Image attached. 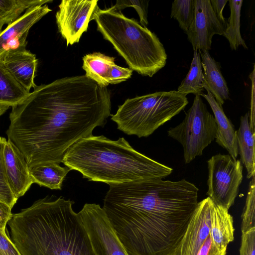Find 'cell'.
Returning <instances> with one entry per match:
<instances>
[{
  "label": "cell",
  "instance_id": "31",
  "mask_svg": "<svg viewBox=\"0 0 255 255\" xmlns=\"http://www.w3.org/2000/svg\"><path fill=\"white\" fill-rule=\"evenodd\" d=\"M227 248L220 249L212 241L209 234L201 246L197 255H226Z\"/></svg>",
  "mask_w": 255,
  "mask_h": 255
},
{
  "label": "cell",
  "instance_id": "29",
  "mask_svg": "<svg viewBox=\"0 0 255 255\" xmlns=\"http://www.w3.org/2000/svg\"><path fill=\"white\" fill-rule=\"evenodd\" d=\"M149 0H117L112 7L118 11L127 7L132 6L137 12L139 18V23L143 26L146 27L148 22L147 20L148 6Z\"/></svg>",
  "mask_w": 255,
  "mask_h": 255
},
{
  "label": "cell",
  "instance_id": "35",
  "mask_svg": "<svg viewBox=\"0 0 255 255\" xmlns=\"http://www.w3.org/2000/svg\"><path fill=\"white\" fill-rule=\"evenodd\" d=\"M255 68L253 71V84H252V100L251 104V110L250 115V120L249 122L250 128L252 132L255 133V102H254V77H255Z\"/></svg>",
  "mask_w": 255,
  "mask_h": 255
},
{
  "label": "cell",
  "instance_id": "3",
  "mask_svg": "<svg viewBox=\"0 0 255 255\" xmlns=\"http://www.w3.org/2000/svg\"><path fill=\"white\" fill-rule=\"evenodd\" d=\"M74 204L47 196L12 214L10 239L21 255H95Z\"/></svg>",
  "mask_w": 255,
  "mask_h": 255
},
{
  "label": "cell",
  "instance_id": "6",
  "mask_svg": "<svg viewBox=\"0 0 255 255\" xmlns=\"http://www.w3.org/2000/svg\"><path fill=\"white\" fill-rule=\"evenodd\" d=\"M188 104L186 96L177 91L157 92L128 99L111 120L128 135L147 137L179 114Z\"/></svg>",
  "mask_w": 255,
  "mask_h": 255
},
{
  "label": "cell",
  "instance_id": "23",
  "mask_svg": "<svg viewBox=\"0 0 255 255\" xmlns=\"http://www.w3.org/2000/svg\"><path fill=\"white\" fill-rule=\"evenodd\" d=\"M52 1V0H0V33L4 24L8 25L13 23L27 9Z\"/></svg>",
  "mask_w": 255,
  "mask_h": 255
},
{
  "label": "cell",
  "instance_id": "7",
  "mask_svg": "<svg viewBox=\"0 0 255 255\" xmlns=\"http://www.w3.org/2000/svg\"><path fill=\"white\" fill-rule=\"evenodd\" d=\"M216 131L214 117L208 111L201 96L196 95L184 120L170 128L167 133L181 144L185 163H189L202 154L204 149L215 138Z\"/></svg>",
  "mask_w": 255,
  "mask_h": 255
},
{
  "label": "cell",
  "instance_id": "13",
  "mask_svg": "<svg viewBox=\"0 0 255 255\" xmlns=\"http://www.w3.org/2000/svg\"><path fill=\"white\" fill-rule=\"evenodd\" d=\"M51 11L47 4L31 7L2 30L0 33V59L10 51L26 48L29 29Z\"/></svg>",
  "mask_w": 255,
  "mask_h": 255
},
{
  "label": "cell",
  "instance_id": "14",
  "mask_svg": "<svg viewBox=\"0 0 255 255\" xmlns=\"http://www.w3.org/2000/svg\"><path fill=\"white\" fill-rule=\"evenodd\" d=\"M114 57L100 52L86 54L83 57L85 75L100 86L106 87L125 81L132 75V70L116 65Z\"/></svg>",
  "mask_w": 255,
  "mask_h": 255
},
{
  "label": "cell",
  "instance_id": "10",
  "mask_svg": "<svg viewBox=\"0 0 255 255\" xmlns=\"http://www.w3.org/2000/svg\"><path fill=\"white\" fill-rule=\"evenodd\" d=\"M97 0H62L56 13L58 30L67 46L79 41L99 8Z\"/></svg>",
  "mask_w": 255,
  "mask_h": 255
},
{
  "label": "cell",
  "instance_id": "12",
  "mask_svg": "<svg viewBox=\"0 0 255 255\" xmlns=\"http://www.w3.org/2000/svg\"><path fill=\"white\" fill-rule=\"evenodd\" d=\"M212 200L198 202L185 232L172 255H197L210 234Z\"/></svg>",
  "mask_w": 255,
  "mask_h": 255
},
{
  "label": "cell",
  "instance_id": "25",
  "mask_svg": "<svg viewBox=\"0 0 255 255\" xmlns=\"http://www.w3.org/2000/svg\"><path fill=\"white\" fill-rule=\"evenodd\" d=\"M230 15L223 34L228 40L232 50H237L239 46L248 49L240 31L241 11L243 0H230Z\"/></svg>",
  "mask_w": 255,
  "mask_h": 255
},
{
  "label": "cell",
  "instance_id": "33",
  "mask_svg": "<svg viewBox=\"0 0 255 255\" xmlns=\"http://www.w3.org/2000/svg\"><path fill=\"white\" fill-rule=\"evenodd\" d=\"M11 209L8 205L0 201V231L2 233H6V225L12 215Z\"/></svg>",
  "mask_w": 255,
  "mask_h": 255
},
{
  "label": "cell",
  "instance_id": "4",
  "mask_svg": "<svg viewBox=\"0 0 255 255\" xmlns=\"http://www.w3.org/2000/svg\"><path fill=\"white\" fill-rule=\"evenodd\" d=\"M62 163L89 181L109 185L163 179L173 170L135 150L124 137L113 140L104 135L79 139L65 152Z\"/></svg>",
  "mask_w": 255,
  "mask_h": 255
},
{
  "label": "cell",
  "instance_id": "17",
  "mask_svg": "<svg viewBox=\"0 0 255 255\" xmlns=\"http://www.w3.org/2000/svg\"><path fill=\"white\" fill-rule=\"evenodd\" d=\"M201 96L208 102L214 115L217 125L216 142L227 150L234 160H236L238 146L234 126L226 116L222 107L219 105L209 92L207 91L206 94L202 93Z\"/></svg>",
  "mask_w": 255,
  "mask_h": 255
},
{
  "label": "cell",
  "instance_id": "11",
  "mask_svg": "<svg viewBox=\"0 0 255 255\" xmlns=\"http://www.w3.org/2000/svg\"><path fill=\"white\" fill-rule=\"evenodd\" d=\"M194 5L193 20L186 33L187 39L193 50L209 51L213 36L222 35L226 27L216 17L210 0H194Z\"/></svg>",
  "mask_w": 255,
  "mask_h": 255
},
{
  "label": "cell",
  "instance_id": "15",
  "mask_svg": "<svg viewBox=\"0 0 255 255\" xmlns=\"http://www.w3.org/2000/svg\"><path fill=\"white\" fill-rule=\"evenodd\" d=\"M5 173L10 189L19 198L33 184L27 163L21 151L9 140L3 147Z\"/></svg>",
  "mask_w": 255,
  "mask_h": 255
},
{
  "label": "cell",
  "instance_id": "16",
  "mask_svg": "<svg viewBox=\"0 0 255 255\" xmlns=\"http://www.w3.org/2000/svg\"><path fill=\"white\" fill-rule=\"evenodd\" d=\"M3 64L15 80L27 91L36 87L34 79L38 60L36 55L26 48L10 51L1 58Z\"/></svg>",
  "mask_w": 255,
  "mask_h": 255
},
{
  "label": "cell",
  "instance_id": "2",
  "mask_svg": "<svg viewBox=\"0 0 255 255\" xmlns=\"http://www.w3.org/2000/svg\"><path fill=\"white\" fill-rule=\"evenodd\" d=\"M198 191L185 179L110 185L102 208L128 255H172L197 206Z\"/></svg>",
  "mask_w": 255,
  "mask_h": 255
},
{
  "label": "cell",
  "instance_id": "21",
  "mask_svg": "<svg viewBox=\"0 0 255 255\" xmlns=\"http://www.w3.org/2000/svg\"><path fill=\"white\" fill-rule=\"evenodd\" d=\"M71 170L57 163L37 165L29 169L33 182L52 190H61L63 182Z\"/></svg>",
  "mask_w": 255,
  "mask_h": 255
},
{
  "label": "cell",
  "instance_id": "22",
  "mask_svg": "<svg viewBox=\"0 0 255 255\" xmlns=\"http://www.w3.org/2000/svg\"><path fill=\"white\" fill-rule=\"evenodd\" d=\"M13 77L0 59V104L13 107L29 94Z\"/></svg>",
  "mask_w": 255,
  "mask_h": 255
},
{
  "label": "cell",
  "instance_id": "9",
  "mask_svg": "<svg viewBox=\"0 0 255 255\" xmlns=\"http://www.w3.org/2000/svg\"><path fill=\"white\" fill-rule=\"evenodd\" d=\"M95 255H128L99 204L86 203L79 212Z\"/></svg>",
  "mask_w": 255,
  "mask_h": 255
},
{
  "label": "cell",
  "instance_id": "24",
  "mask_svg": "<svg viewBox=\"0 0 255 255\" xmlns=\"http://www.w3.org/2000/svg\"><path fill=\"white\" fill-rule=\"evenodd\" d=\"M193 50V57L189 72L177 91L186 96L190 93L200 96L204 89V79L200 53L197 49Z\"/></svg>",
  "mask_w": 255,
  "mask_h": 255
},
{
  "label": "cell",
  "instance_id": "32",
  "mask_svg": "<svg viewBox=\"0 0 255 255\" xmlns=\"http://www.w3.org/2000/svg\"><path fill=\"white\" fill-rule=\"evenodd\" d=\"M0 255H21L6 233L0 231Z\"/></svg>",
  "mask_w": 255,
  "mask_h": 255
},
{
  "label": "cell",
  "instance_id": "19",
  "mask_svg": "<svg viewBox=\"0 0 255 255\" xmlns=\"http://www.w3.org/2000/svg\"><path fill=\"white\" fill-rule=\"evenodd\" d=\"M233 218L228 210L212 201L210 235L214 244L220 249L227 248L234 239Z\"/></svg>",
  "mask_w": 255,
  "mask_h": 255
},
{
  "label": "cell",
  "instance_id": "30",
  "mask_svg": "<svg viewBox=\"0 0 255 255\" xmlns=\"http://www.w3.org/2000/svg\"><path fill=\"white\" fill-rule=\"evenodd\" d=\"M240 255H255V228L242 233Z\"/></svg>",
  "mask_w": 255,
  "mask_h": 255
},
{
  "label": "cell",
  "instance_id": "27",
  "mask_svg": "<svg viewBox=\"0 0 255 255\" xmlns=\"http://www.w3.org/2000/svg\"><path fill=\"white\" fill-rule=\"evenodd\" d=\"M255 176L250 182L245 205L241 216V231L245 233L255 228Z\"/></svg>",
  "mask_w": 255,
  "mask_h": 255
},
{
  "label": "cell",
  "instance_id": "1",
  "mask_svg": "<svg viewBox=\"0 0 255 255\" xmlns=\"http://www.w3.org/2000/svg\"><path fill=\"white\" fill-rule=\"evenodd\" d=\"M111 96L85 75L36 86L12 107L6 130L23 155L29 168L60 164L67 150L79 139L104 127L111 115Z\"/></svg>",
  "mask_w": 255,
  "mask_h": 255
},
{
  "label": "cell",
  "instance_id": "20",
  "mask_svg": "<svg viewBox=\"0 0 255 255\" xmlns=\"http://www.w3.org/2000/svg\"><path fill=\"white\" fill-rule=\"evenodd\" d=\"M249 116L250 113L248 112L241 117L240 127L236 130L238 154L247 169L248 179L252 178L255 174V133L252 132L250 128Z\"/></svg>",
  "mask_w": 255,
  "mask_h": 255
},
{
  "label": "cell",
  "instance_id": "18",
  "mask_svg": "<svg viewBox=\"0 0 255 255\" xmlns=\"http://www.w3.org/2000/svg\"><path fill=\"white\" fill-rule=\"evenodd\" d=\"M204 70V89L209 92L221 107L229 98L227 84L220 70V64L216 61L208 51L198 50Z\"/></svg>",
  "mask_w": 255,
  "mask_h": 255
},
{
  "label": "cell",
  "instance_id": "26",
  "mask_svg": "<svg viewBox=\"0 0 255 255\" xmlns=\"http://www.w3.org/2000/svg\"><path fill=\"white\" fill-rule=\"evenodd\" d=\"M194 0H175L172 4L171 17L177 20L180 27L186 33L194 15Z\"/></svg>",
  "mask_w": 255,
  "mask_h": 255
},
{
  "label": "cell",
  "instance_id": "34",
  "mask_svg": "<svg viewBox=\"0 0 255 255\" xmlns=\"http://www.w3.org/2000/svg\"><path fill=\"white\" fill-rule=\"evenodd\" d=\"M228 0H211L210 3L213 10L219 20L226 27L227 21L223 15L224 8Z\"/></svg>",
  "mask_w": 255,
  "mask_h": 255
},
{
  "label": "cell",
  "instance_id": "28",
  "mask_svg": "<svg viewBox=\"0 0 255 255\" xmlns=\"http://www.w3.org/2000/svg\"><path fill=\"white\" fill-rule=\"evenodd\" d=\"M6 141V138L0 137V201L12 208L18 198L11 191L5 173L3 147Z\"/></svg>",
  "mask_w": 255,
  "mask_h": 255
},
{
  "label": "cell",
  "instance_id": "8",
  "mask_svg": "<svg viewBox=\"0 0 255 255\" xmlns=\"http://www.w3.org/2000/svg\"><path fill=\"white\" fill-rule=\"evenodd\" d=\"M208 187L206 194L215 204L229 210L233 205L243 178L240 160L219 153L208 161Z\"/></svg>",
  "mask_w": 255,
  "mask_h": 255
},
{
  "label": "cell",
  "instance_id": "36",
  "mask_svg": "<svg viewBox=\"0 0 255 255\" xmlns=\"http://www.w3.org/2000/svg\"><path fill=\"white\" fill-rule=\"evenodd\" d=\"M9 106L0 104V117L9 108Z\"/></svg>",
  "mask_w": 255,
  "mask_h": 255
},
{
  "label": "cell",
  "instance_id": "5",
  "mask_svg": "<svg viewBox=\"0 0 255 255\" xmlns=\"http://www.w3.org/2000/svg\"><path fill=\"white\" fill-rule=\"evenodd\" d=\"M97 30L112 44L129 68L152 77L163 68L167 58L159 39L134 18H128L112 7L94 13Z\"/></svg>",
  "mask_w": 255,
  "mask_h": 255
}]
</instances>
